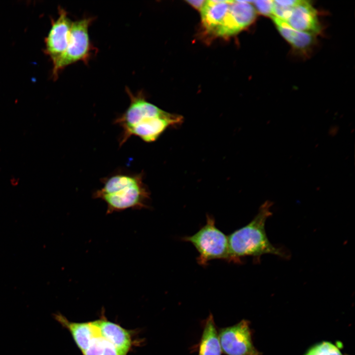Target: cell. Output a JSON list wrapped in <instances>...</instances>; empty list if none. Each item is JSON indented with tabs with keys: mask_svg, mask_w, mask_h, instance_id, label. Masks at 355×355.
Listing matches in <instances>:
<instances>
[{
	"mask_svg": "<svg viewBox=\"0 0 355 355\" xmlns=\"http://www.w3.org/2000/svg\"><path fill=\"white\" fill-rule=\"evenodd\" d=\"M126 91L130 104L113 122L122 130L118 139L119 146L132 136L145 142H154L167 128L182 122L181 116L168 113L148 102L142 91L134 94L127 87Z\"/></svg>",
	"mask_w": 355,
	"mask_h": 355,
	"instance_id": "1",
	"label": "cell"
},
{
	"mask_svg": "<svg viewBox=\"0 0 355 355\" xmlns=\"http://www.w3.org/2000/svg\"><path fill=\"white\" fill-rule=\"evenodd\" d=\"M102 186L93 194L107 205V214L125 210L148 208L149 191L143 182V173L119 170L101 179Z\"/></svg>",
	"mask_w": 355,
	"mask_h": 355,
	"instance_id": "2",
	"label": "cell"
},
{
	"mask_svg": "<svg viewBox=\"0 0 355 355\" xmlns=\"http://www.w3.org/2000/svg\"><path fill=\"white\" fill-rule=\"evenodd\" d=\"M273 203L265 201L258 213L247 225L232 232L228 237V261L241 263L246 256H252L259 261L262 255L270 254L287 259L288 253L283 248L274 246L269 240L265 231V223L272 215Z\"/></svg>",
	"mask_w": 355,
	"mask_h": 355,
	"instance_id": "3",
	"label": "cell"
},
{
	"mask_svg": "<svg viewBox=\"0 0 355 355\" xmlns=\"http://www.w3.org/2000/svg\"><path fill=\"white\" fill-rule=\"evenodd\" d=\"M181 239L195 247L199 253L197 262L202 266L214 259H228V237L216 227L212 216L207 215L206 224L194 234Z\"/></svg>",
	"mask_w": 355,
	"mask_h": 355,
	"instance_id": "4",
	"label": "cell"
},
{
	"mask_svg": "<svg viewBox=\"0 0 355 355\" xmlns=\"http://www.w3.org/2000/svg\"><path fill=\"white\" fill-rule=\"evenodd\" d=\"M94 19L88 17L72 22L67 49L53 65L52 74L55 78L59 71L67 66L78 61L88 63L95 50L89 35V27Z\"/></svg>",
	"mask_w": 355,
	"mask_h": 355,
	"instance_id": "5",
	"label": "cell"
},
{
	"mask_svg": "<svg viewBox=\"0 0 355 355\" xmlns=\"http://www.w3.org/2000/svg\"><path fill=\"white\" fill-rule=\"evenodd\" d=\"M218 335L222 352L227 355H260L253 346L247 320L220 329Z\"/></svg>",
	"mask_w": 355,
	"mask_h": 355,
	"instance_id": "6",
	"label": "cell"
},
{
	"mask_svg": "<svg viewBox=\"0 0 355 355\" xmlns=\"http://www.w3.org/2000/svg\"><path fill=\"white\" fill-rule=\"evenodd\" d=\"M58 9L59 16L56 20L52 21L45 39V52L50 57L53 65L58 61L67 49L72 22L64 8L60 7Z\"/></svg>",
	"mask_w": 355,
	"mask_h": 355,
	"instance_id": "7",
	"label": "cell"
},
{
	"mask_svg": "<svg viewBox=\"0 0 355 355\" xmlns=\"http://www.w3.org/2000/svg\"><path fill=\"white\" fill-rule=\"evenodd\" d=\"M285 22L296 30L313 35L320 31L316 10L306 0H298Z\"/></svg>",
	"mask_w": 355,
	"mask_h": 355,
	"instance_id": "8",
	"label": "cell"
},
{
	"mask_svg": "<svg viewBox=\"0 0 355 355\" xmlns=\"http://www.w3.org/2000/svg\"><path fill=\"white\" fill-rule=\"evenodd\" d=\"M94 322L99 328L102 337L113 344L121 355H126L133 345V331L110 321L104 317Z\"/></svg>",
	"mask_w": 355,
	"mask_h": 355,
	"instance_id": "9",
	"label": "cell"
},
{
	"mask_svg": "<svg viewBox=\"0 0 355 355\" xmlns=\"http://www.w3.org/2000/svg\"><path fill=\"white\" fill-rule=\"evenodd\" d=\"M53 317L63 327L70 331L76 346L82 353L87 349L93 337L101 335L99 328L94 321L72 322L60 313L55 314Z\"/></svg>",
	"mask_w": 355,
	"mask_h": 355,
	"instance_id": "10",
	"label": "cell"
},
{
	"mask_svg": "<svg viewBox=\"0 0 355 355\" xmlns=\"http://www.w3.org/2000/svg\"><path fill=\"white\" fill-rule=\"evenodd\" d=\"M230 0H207L201 8L203 24L210 32L216 34L229 11Z\"/></svg>",
	"mask_w": 355,
	"mask_h": 355,
	"instance_id": "11",
	"label": "cell"
},
{
	"mask_svg": "<svg viewBox=\"0 0 355 355\" xmlns=\"http://www.w3.org/2000/svg\"><path fill=\"white\" fill-rule=\"evenodd\" d=\"M222 350L213 316L207 318L199 343L198 355H221Z\"/></svg>",
	"mask_w": 355,
	"mask_h": 355,
	"instance_id": "12",
	"label": "cell"
},
{
	"mask_svg": "<svg viewBox=\"0 0 355 355\" xmlns=\"http://www.w3.org/2000/svg\"><path fill=\"white\" fill-rule=\"evenodd\" d=\"M272 18L281 36L293 47L298 50H305L312 45L313 35L296 30L282 20L274 17Z\"/></svg>",
	"mask_w": 355,
	"mask_h": 355,
	"instance_id": "13",
	"label": "cell"
},
{
	"mask_svg": "<svg viewBox=\"0 0 355 355\" xmlns=\"http://www.w3.org/2000/svg\"><path fill=\"white\" fill-rule=\"evenodd\" d=\"M230 13L239 32L251 24L256 17L255 9L251 1L231 0Z\"/></svg>",
	"mask_w": 355,
	"mask_h": 355,
	"instance_id": "14",
	"label": "cell"
},
{
	"mask_svg": "<svg viewBox=\"0 0 355 355\" xmlns=\"http://www.w3.org/2000/svg\"><path fill=\"white\" fill-rule=\"evenodd\" d=\"M273 1V7L271 17H276L284 21L287 19L293 7L298 2V0H295Z\"/></svg>",
	"mask_w": 355,
	"mask_h": 355,
	"instance_id": "15",
	"label": "cell"
},
{
	"mask_svg": "<svg viewBox=\"0 0 355 355\" xmlns=\"http://www.w3.org/2000/svg\"><path fill=\"white\" fill-rule=\"evenodd\" d=\"M305 355H343L339 349L332 343L324 341L318 344L305 354Z\"/></svg>",
	"mask_w": 355,
	"mask_h": 355,
	"instance_id": "16",
	"label": "cell"
},
{
	"mask_svg": "<svg viewBox=\"0 0 355 355\" xmlns=\"http://www.w3.org/2000/svg\"><path fill=\"white\" fill-rule=\"evenodd\" d=\"M104 348V338L101 335L92 338L87 349L82 352L83 355H102Z\"/></svg>",
	"mask_w": 355,
	"mask_h": 355,
	"instance_id": "17",
	"label": "cell"
},
{
	"mask_svg": "<svg viewBox=\"0 0 355 355\" xmlns=\"http://www.w3.org/2000/svg\"><path fill=\"white\" fill-rule=\"evenodd\" d=\"M256 10L261 14L271 16H272L273 1L270 0H260L251 1Z\"/></svg>",
	"mask_w": 355,
	"mask_h": 355,
	"instance_id": "18",
	"label": "cell"
},
{
	"mask_svg": "<svg viewBox=\"0 0 355 355\" xmlns=\"http://www.w3.org/2000/svg\"><path fill=\"white\" fill-rule=\"evenodd\" d=\"M102 355H121L115 346L104 338V348Z\"/></svg>",
	"mask_w": 355,
	"mask_h": 355,
	"instance_id": "19",
	"label": "cell"
},
{
	"mask_svg": "<svg viewBox=\"0 0 355 355\" xmlns=\"http://www.w3.org/2000/svg\"><path fill=\"white\" fill-rule=\"evenodd\" d=\"M187 1L194 7L201 9L205 2V0H189Z\"/></svg>",
	"mask_w": 355,
	"mask_h": 355,
	"instance_id": "20",
	"label": "cell"
}]
</instances>
